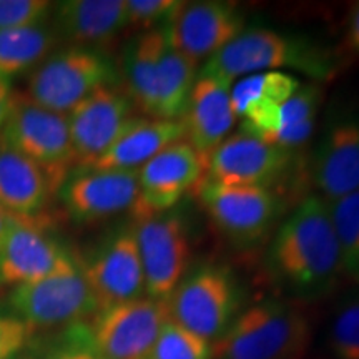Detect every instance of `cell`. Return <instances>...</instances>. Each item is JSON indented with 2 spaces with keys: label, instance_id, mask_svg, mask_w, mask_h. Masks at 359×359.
<instances>
[{
  "label": "cell",
  "instance_id": "obj_1",
  "mask_svg": "<svg viewBox=\"0 0 359 359\" xmlns=\"http://www.w3.org/2000/svg\"><path fill=\"white\" fill-rule=\"evenodd\" d=\"M268 275L296 298H321L343 278L326 200L309 195L285 218L266 253Z\"/></svg>",
  "mask_w": 359,
  "mask_h": 359
},
{
  "label": "cell",
  "instance_id": "obj_2",
  "mask_svg": "<svg viewBox=\"0 0 359 359\" xmlns=\"http://www.w3.org/2000/svg\"><path fill=\"white\" fill-rule=\"evenodd\" d=\"M338 64V57L320 43L276 30L251 29L210 57L198 74L235 82L264 72L293 70L326 82L336 75Z\"/></svg>",
  "mask_w": 359,
  "mask_h": 359
},
{
  "label": "cell",
  "instance_id": "obj_3",
  "mask_svg": "<svg viewBox=\"0 0 359 359\" xmlns=\"http://www.w3.org/2000/svg\"><path fill=\"white\" fill-rule=\"evenodd\" d=\"M309 344V321L296 304L264 299L236 316L212 343V359H302Z\"/></svg>",
  "mask_w": 359,
  "mask_h": 359
},
{
  "label": "cell",
  "instance_id": "obj_4",
  "mask_svg": "<svg viewBox=\"0 0 359 359\" xmlns=\"http://www.w3.org/2000/svg\"><path fill=\"white\" fill-rule=\"evenodd\" d=\"M118 83L114 62L102 50L65 47L52 52L29 80V97L37 105L67 115L97 88Z\"/></svg>",
  "mask_w": 359,
  "mask_h": 359
},
{
  "label": "cell",
  "instance_id": "obj_5",
  "mask_svg": "<svg viewBox=\"0 0 359 359\" xmlns=\"http://www.w3.org/2000/svg\"><path fill=\"white\" fill-rule=\"evenodd\" d=\"M0 138L42 167L60 191L70 177L69 168L75 167L67 115L43 109L29 95L13 92Z\"/></svg>",
  "mask_w": 359,
  "mask_h": 359
},
{
  "label": "cell",
  "instance_id": "obj_6",
  "mask_svg": "<svg viewBox=\"0 0 359 359\" xmlns=\"http://www.w3.org/2000/svg\"><path fill=\"white\" fill-rule=\"evenodd\" d=\"M167 304L175 323L215 343L241 313V291L226 268L200 266L180 281Z\"/></svg>",
  "mask_w": 359,
  "mask_h": 359
},
{
  "label": "cell",
  "instance_id": "obj_7",
  "mask_svg": "<svg viewBox=\"0 0 359 359\" xmlns=\"http://www.w3.org/2000/svg\"><path fill=\"white\" fill-rule=\"evenodd\" d=\"M196 200L213 226L231 243L257 245L281 217V198L269 188L233 187L201 180Z\"/></svg>",
  "mask_w": 359,
  "mask_h": 359
},
{
  "label": "cell",
  "instance_id": "obj_8",
  "mask_svg": "<svg viewBox=\"0 0 359 359\" xmlns=\"http://www.w3.org/2000/svg\"><path fill=\"white\" fill-rule=\"evenodd\" d=\"M7 309L35 331L80 325L95 316L98 304L79 264L72 271L13 286Z\"/></svg>",
  "mask_w": 359,
  "mask_h": 359
},
{
  "label": "cell",
  "instance_id": "obj_9",
  "mask_svg": "<svg viewBox=\"0 0 359 359\" xmlns=\"http://www.w3.org/2000/svg\"><path fill=\"white\" fill-rule=\"evenodd\" d=\"M74 257L47 230L43 215H11L0 243V285L19 286L72 271Z\"/></svg>",
  "mask_w": 359,
  "mask_h": 359
},
{
  "label": "cell",
  "instance_id": "obj_10",
  "mask_svg": "<svg viewBox=\"0 0 359 359\" xmlns=\"http://www.w3.org/2000/svg\"><path fill=\"white\" fill-rule=\"evenodd\" d=\"M168 316L167 302L143 296L97 313L88 325L90 341L100 359H150Z\"/></svg>",
  "mask_w": 359,
  "mask_h": 359
},
{
  "label": "cell",
  "instance_id": "obj_11",
  "mask_svg": "<svg viewBox=\"0 0 359 359\" xmlns=\"http://www.w3.org/2000/svg\"><path fill=\"white\" fill-rule=\"evenodd\" d=\"M140 251L145 296L168 302L180 281L187 276L190 262V241L187 224L175 212L145 219L133 226Z\"/></svg>",
  "mask_w": 359,
  "mask_h": 359
},
{
  "label": "cell",
  "instance_id": "obj_12",
  "mask_svg": "<svg viewBox=\"0 0 359 359\" xmlns=\"http://www.w3.org/2000/svg\"><path fill=\"white\" fill-rule=\"evenodd\" d=\"M135 105L118 85H105L67 114L75 168L88 170L135 118Z\"/></svg>",
  "mask_w": 359,
  "mask_h": 359
},
{
  "label": "cell",
  "instance_id": "obj_13",
  "mask_svg": "<svg viewBox=\"0 0 359 359\" xmlns=\"http://www.w3.org/2000/svg\"><path fill=\"white\" fill-rule=\"evenodd\" d=\"M294 154L240 130L210 155L203 178L222 185L271 190L290 172Z\"/></svg>",
  "mask_w": 359,
  "mask_h": 359
},
{
  "label": "cell",
  "instance_id": "obj_14",
  "mask_svg": "<svg viewBox=\"0 0 359 359\" xmlns=\"http://www.w3.org/2000/svg\"><path fill=\"white\" fill-rule=\"evenodd\" d=\"M206 163L187 140L177 142L138 170V196L132 213L137 219L172 212L205 177Z\"/></svg>",
  "mask_w": 359,
  "mask_h": 359
},
{
  "label": "cell",
  "instance_id": "obj_15",
  "mask_svg": "<svg viewBox=\"0 0 359 359\" xmlns=\"http://www.w3.org/2000/svg\"><path fill=\"white\" fill-rule=\"evenodd\" d=\"M245 32V15L231 2L203 0L180 2L165 25L168 43L182 55L200 64Z\"/></svg>",
  "mask_w": 359,
  "mask_h": 359
},
{
  "label": "cell",
  "instance_id": "obj_16",
  "mask_svg": "<svg viewBox=\"0 0 359 359\" xmlns=\"http://www.w3.org/2000/svg\"><path fill=\"white\" fill-rule=\"evenodd\" d=\"M80 268L98 304V313L145 296V278L133 226L107 238Z\"/></svg>",
  "mask_w": 359,
  "mask_h": 359
},
{
  "label": "cell",
  "instance_id": "obj_17",
  "mask_svg": "<svg viewBox=\"0 0 359 359\" xmlns=\"http://www.w3.org/2000/svg\"><path fill=\"white\" fill-rule=\"evenodd\" d=\"M60 196L74 222L95 223L132 212L138 196V175L116 170H83L67 178Z\"/></svg>",
  "mask_w": 359,
  "mask_h": 359
},
{
  "label": "cell",
  "instance_id": "obj_18",
  "mask_svg": "<svg viewBox=\"0 0 359 359\" xmlns=\"http://www.w3.org/2000/svg\"><path fill=\"white\" fill-rule=\"evenodd\" d=\"M318 196L333 201L359 190V116L341 115L327 125L311 161Z\"/></svg>",
  "mask_w": 359,
  "mask_h": 359
},
{
  "label": "cell",
  "instance_id": "obj_19",
  "mask_svg": "<svg viewBox=\"0 0 359 359\" xmlns=\"http://www.w3.org/2000/svg\"><path fill=\"white\" fill-rule=\"evenodd\" d=\"M231 85L226 79L198 74L182 116L185 140L205 163L235 128L238 118L231 105Z\"/></svg>",
  "mask_w": 359,
  "mask_h": 359
},
{
  "label": "cell",
  "instance_id": "obj_20",
  "mask_svg": "<svg viewBox=\"0 0 359 359\" xmlns=\"http://www.w3.org/2000/svg\"><path fill=\"white\" fill-rule=\"evenodd\" d=\"M127 27L125 0H67L53 4V30L72 47L102 50Z\"/></svg>",
  "mask_w": 359,
  "mask_h": 359
},
{
  "label": "cell",
  "instance_id": "obj_21",
  "mask_svg": "<svg viewBox=\"0 0 359 359\" xmlns=\"http://www.w3.org/2000/svg\"><path fill=\"white\" fill-rule=\"evenodd\" d=\"M185 140L182 120H160L135 116L114 145L88 170L138 172L165 148Z\"/></svg>",
  "mask_w": 359,
  "mask_h": 359
},
{
  "label": "cell",
  "instance_id": "obj_22",
  "mask_svg": "<svg viewBox=\"0 0 359 359\" xmlns=\"http://www.w3.org/2000/svg\"><path fill=\"white\" fill-rule=\"evenodd\" d=\"M58 191L42 167L0 138V206L15 217L40 215Z\"/></svg>",
  "mask_w": 359,
  "mask_h": 359
},
{
  "label": "cell",
  "instance_id": "obj_23",
  "mask_svg": "<svg viewBox=\"0 0 359 359\" xmlns=\"http://www.w3.org/2000/svg\"><path fill=\"white\" fill-rule=\"evenodd\" d=\"M321 102L320 85H302L271 115L255 125H241L240 130L273 145L296 151L314 133Z\"/></svg>",
  "mask_w": 359,
  "mask_h": 359
},
{
  "label": "cell",
  "instance_id": "obj_24",
  "mask_svg": "<svg viewBox=\"0 0 359 359\" xmlns=\"http://www.w3.org/2000/svg\"><path fill=\"white\" fill-rule=\"evenodd\" d=\"M167 43L163 25L137 35L123 53V90L135 109L148 118L155 116L160 58Z\"/></svg>",
  "mask_w": 359,
  "mask_h": 359
},
{
  "label": "cell",
  "instance_id": "obj_25",
  "mask_svg": "<svg viewBox=\"0 0 359 359\" xmlns=\"http://www.w3.org/2000/svg\"><path fill=\"white\" fill-rule=\"evenodd\" d=\"M302 87L290 72H264L238 79L231 85V105L241 125H255L266 118Z\"/></svg>",
  "mask_w": 359,
  "mask_h": 359
},
{
  "label": "cell",
  "instance_id": "obj_26",
  "mask_svg": "<svg viewBox=\"0 0 359 359\" xmlns=\"http://www.w3.org/2000/svg\"><path fill=\"white\" fill-rule=\"evenodd\" d=\"M58 42L53 27L47 24L0 32V79L11 82L27 70H35L55 52Z\"/></svg>",
  "mask_w": 359,
  "mask_h": 359
},
{
  "label": "cell",
  "instance_id": "obj_27",
  "mask_svg": "<svg viewBox=\"0 0 359 359\" xmlns=\"http://www.w3.org/2000/svg\"><path fill=\"white\" fill-rule=\"evenodd\" d=\"M196 79L198 64L167 43L160 58L154 118L182 120Z\"/></svg>",
  "mask_w": 359,
  "mask_h": 359
},
{
  "label": "cell",
  "instance_id": "obj_28",
  "mask_svg": "<svg viewBox=\"0 0 359 359\" xmlns=\"http://www.w3.org/2000/svg\"><path fill=\"white\" fill-rule=\"evenodd\" d=\"M326 203L338 240L343 275L359 285V190Z\"/></svg>",
  "mask_w": 359,
  "mask_h": 359
},
{
  "label": "cell",
  "instance_id": "obj_29",
  "mask_svg": "<svg viewBox=\"0 0 359 359\" xmlns=\"http://www.w3.org/2000/svg\"><path fill=\"white\" fill-rule=\"evenodd\" d=\"M150 359H212V343L190 333L168 316L161 326Z\"/></svg>",
  "mask_w": 359,
  "mask_h": 359
},
{
  "label": "cell",
  "instance_id": "obj_30",
  "mask_svg": "<svg viewBox=\"0 0 359 359\" xmlns=\"http://www.w3.org/2000/svg\"><path fill=\"white\" fill-rule=\"evenodd\" d=\"M330 346L339 359H359V293L336 309L330 326Z\"/></svg>",
  "mask_w": 359,
  "mask_h": 359
},
{
  "label": "cell",
  "instance_id": "obj_31",
  "mask_svg": "<svg viewBox=\"0 0 359 359\" xmlns=\"http://www.w3.org/2000/svg\"><path fill=\"white\" fill-rule=\"evenodd\" d=\"M52 11L47 0H0V32L45 24Z\"/></svg>",
  "mask_w": 359,
  "mask_h": 359
},
{
  "label": "cell",
  "instance_id": "obj_32",
  "mask_svg": "<svg viewBox=\"0 0 359 359\" xmlns=\"http://www.w3.org/2000/svg\"><path fill=\"white\" fill-rule=\"evenodd\" d=\"M125 4L127 27L143 32L167 25L180 6L178 0H125Z\"/></svg>",
  "mask_w": 359,
  "mask_h": 359
},
{
  "label": "cell",
  "instance_id": "obj_33",
  "mask_svg": "<svg viewBox=\"0 0 359 359\" xmlns=\"http://www.w3.org/2000/svg\"><path fill=\"white\" fill-rule=\"evenodd\" d=\"M42 359H100L90 341L88 323L67 327Z\"/></svg>",
  "mask_w": 359,
  "mask_h": 359
},
{
  "label": "cell",
  "instance_id": "obj_34",
  "mask_svg": "<svg viewBox=\"0 0 359 359\" xmlns=\"http://www.w3.org/2000/svg\"><path fill=\"white\" fill-rule=\"evenodd\" d=\"M35 331L20 318L0 309V359H13L29 344Z\"/></svg>",
  "mask_w": 359,
  "mask_h": 359
},
{
  "label": "cell",
  "instance_id": "obj_35",
  "mask_svg": "<svg viewBox=\"0 0 359 359\" xmlns=\"http://www.w3.org/2000/svg\"><path fill=\"white\" fill-rule=\"evenodd\" d=\"M346 39L349 48L359 55V2L353 4L346 19Z\"/></svg>",
  "mask_w": 359,
  "mask_h": 359
},
{
  "label": "cell",
  "instance_id": "obj_36",
  "mask_svg": "<svg viewBox=\"0 0 359 359\" xmlns=\"http://www.w3.org/2000/svg\"><path fill=\"white\" fill-rule=\"evenodd\" d=\"M12 83L7 82V80L0 79V130L4 127V122H6L8 109H11L12 103Z\"/></svg>",
  "mask_w": 359,
  "mask_h": 359
},
{
  "label": "cell",
  "instance_id": "obj_37",
  "mask_svg": "<svg viewBox=\"0 0 359 359\" xmlns=\"http://www.w3.org/2000/svg\"><path fill=\"white\" fill-rule=\"evenodd\" d=\"M8 222H11V213H7L6 210L0 206V243H2L4 236H6Z\"/></svg>",
  "mask_w": 359,
  "mask_h": 359
}]
</instances>
